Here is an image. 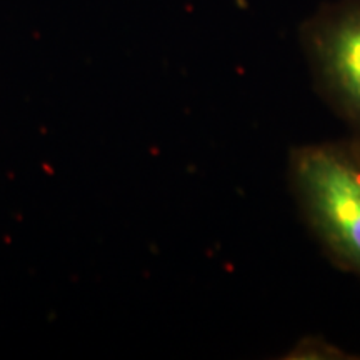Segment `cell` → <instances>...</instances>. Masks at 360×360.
Here are the masks:
<instances>
[{
  "label": "cell",
  "instance_id": "3957f363",
  "mask_svg": "<svg viewBox=\"0 0 360 360\" xmlns=\"http://www.w3.org/2000/svg\"><path fill=\"white\" fill-rule=\"evenodd\" d=\"M287 359H347L345 352L321 339H304L290 350Z\"/></svg>",
  "mask_w": 360,
  "mask_h": 360
},
{
  "label": "cell",
  "instance_id": "6da1fadb",
  "mask_svg": "<svg viewBox=\"0 0 360 360\" xmlns=\"http://www.w3.org/2000/svg\"><path fill=\"white\" fill-rule=\"evenodd\" d=\"M290 180L330 257L360 277V147L312 143L292 154Z\"/></svg>",
  "mask_w": 360,
  "mask_h": 360
},
{
  "label": "cell",
  "instance_id": "7a4b0ae2",
  "mask_svg": "<svg viewBox=\"0 0 360 360\" xmlns=\"http://www.w3.org/2000/svg\"><path fill=\"white\" fill-rule=\"evenodd\" d=\"M319 84L360 129V0H342L312 17L302 32Z\"/></svg>",
  "mask_w": 360,
  "mask_h": 360
}]
</instances>
